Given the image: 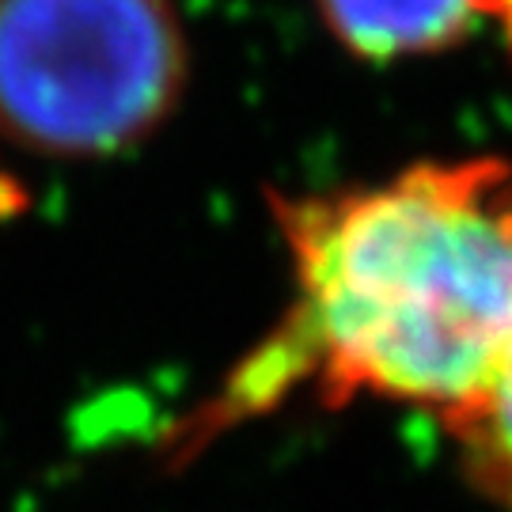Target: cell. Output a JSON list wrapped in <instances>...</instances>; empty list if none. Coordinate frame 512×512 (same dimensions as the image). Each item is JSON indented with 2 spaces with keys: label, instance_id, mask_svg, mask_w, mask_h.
Masks as SVG:
<instances>
[{
  "label": "cell",
  "instance_id": "obj_6",
  "mask_svg": "<svg viewBox=\"0 0 512 512\" xmlns=\"http://www.w3.org/2000/svg\"><path fill=\"white\" fill-rule=\"evenodd\" d=\"M486 16H494L501 23V31L512 46V0H486Z\"/></svg>",
  "mask_w": 512,
  "mask_h": 512
},
{
  "label": "cell",
  "instance_id": "obj_3",
  "mask_svg": "<svg viewBox=\"0 0 512 512\" xmlns=\"http://www.w3.org/2000/svg\"><path fill=\"white\" fill-rule=\"evenodd\" d=\"M334 38L368 61L433 54L486 16V0H319Z\"/></svg>",
  "mask_w": 512,
  "mask_h": 512
},
{
  "label": "cell",
  "instance_id": "obj_5",
  "mask_svg": "<svg viewBox=\"0 0 512 512\" xmlns=\"http://www.w3.org/2000/svg\"><path fill=\"white\" fill-rule=\"evenodd\" d=\"M23 205H27V194H23L16 179H12V175H8L4 167H0V220H4V217H16Z\"/></svg>",
  "mask_w": 512,
  "mask_h": 512
},
{
  "label": "cell",
  "instance_id": "obj_4",
  "mask_svg": "<svg viewBox=\"0 0 512 512\" xmlns=\"http://www.w3.org/2000/svg\"><path fill=\"white\" fill-rule=\"evenodd\" d=\"M463 452V467L497 505L512 512V357L490 395L463 418L444 425Z\"/></svg>",
  "mask_w": 512,
  "mask_h": 512
},
{
  "label": "cell",
  "instance_id": "obj_1",
  "mask_svg": "<svg viewBox=\"0 0 512 512\" xmlns=\"http://www.w3.org/2000/svg\"><path fill=\"white\" fill-rule=\"evenodd\" d=\"M293 300L167 433L175 463L300 391L410 403L452 425L512 357V164H418L380 186L274 198Z\"/></svg>",
  "mask_w": 512,
  "mask_h": 512
},
{
  "label": "cell",
  "instance_id": "obj_2",
  "mask_svg": "<svg viewBox=\"0 0 512 512\" xmlns=\"http://www.w3.org/2000/svg\"><path fill=\"white\" fill-rule=\"evenodd\" d=\"M186 38L171 0H0V137L110 156L175 110Z\"/></svg>",
  "mask_w": 512,
  "mask_h": 512
}]
</instances>
